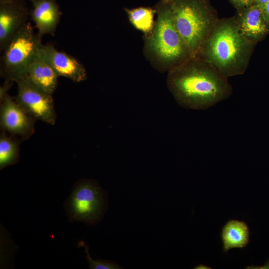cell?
Instances as JSON below:
<instances>
[{
  "instance_id": "obj_11",
  "label": "cell",
  "mask_w": 269,
  "mask_h": 269,
  "mask_svg": "<svg viewBox=\"0 0 269 269\" xmlns=\"http://www.w3.org/2000/svg\"><path fill=\"white\" fill-rule=\"evenodd\" d=\"M32 4L29 17L37 29L38 35L42 38L48 34L54 35L62 12L55 0H29Z\"/></svg>"
},
{
  "instance_id": "obj_10",
  "label": "cell",
  "mask_w": 269,
  "mask_h": 269,
  "mask_svg": "<svg viewBox=\"0 0 269 269\" xmlns=\"http://www.w3.org/2000/svg\"><path fill=\"white\" fill-rule=\"evenodd\" d=\"M29 11L24 0L0 4V50L2 52L27 22Z\"/></svg>"
},
{
  "instance_id": "obj_7",
  "label": "cell",
  "mask_w": 269,
  "mask_h": 269,
  "mask_svg": "<svg viewBox=\"0 0 269 269\" xmlns=\"http://www.w3.org/2000/svg\"><path fill=\"white\" fill-rule=\"evenodd\" d=\"M16 83V102L34 119L54 125L56 114L52 95L37 86L27 75Z\"/></svg>"
},
{
  "instance_id": "obj_18",
  "label": "cell",
  "mask_w": 269,
  "mask_h": 269,
  "mask_svg": "<svg viewBox=\"0 0 269 269\" xmlns=\"http://www.w3.org/2000/svg\"><path fill=\"white\" fill-rule=\"evenodd\" d=\"M234 6L238 10L253 4L255 0H230Z\"/></svg>"
},
{
  "instance_id": "obj_8",
  "label": "cell",
  "mask_w": 269,
  "mask_h": 269,
  "mask_svg": "<svg viewBox=\"0 0 269 269\" xmlns=\"http://www.w3.org/2000/svg\"><path fill=\"white\" fill-rule=\"evenodd\" d=\"M0 123L1 128L23 139L34 132V118L7 93L0 99Z\"/></svg>"
},
{
  "instance_id": "obj_15",
  "label": "cell",
  "mask_w": 269,
  "mask_h": 269,
  "mask_svg": "<svg viewBox=\"0 0 269 269\" xmlns=\"http://www.w3.org/2000/svg\"><path fill=\"white\" fill-rule=\"evenodd\" d=\"M19 147L17 141L2 133L0 136V170L17 161Z\"/></svg>"
},
{
  "instance_id": "obj_19",
  "label": "cell",
  "mask_w": 269,
  "mask_h": 269,
  "mask_svg": "<svg viewBox=\"0 0 269 269\" xmlns=\"http://www.w3.org/2000/svg\"><path fill=\"white\" fill-rule=\"evenodd\" d=\"M263 17L269 26V2L265 4L263 6L260 7Z\"/></svg>"
},
{
  "instance_id": "obj_16",
  "label": "cell",
  "mask_w": 269,
  "mask_h": 269,
  "mask_svg": "<svg viewBox=\"0 0 269 269\" xmlns=\"http://www.w3.org/2000/svg\"><path fill=\"white\" fill-rule=\"evenodd\" d=\"M129 19L133 25L143 32H149L153 27L155 10L150 7H139L127 9Z\"/></svg>"
},
{
  "instance_id": "obj_4",
  "label": "cell",
  "mask_w": 269,
  "mask_h": 269,
  "mask_svg": "<svg viewBox=\"0 0 269 269\" xmlns=\"http://www.w3.org/2000/svg\"><path fill=\"white\" fill-rule=\"evenodd\" d=\"M42 38L35 33L30 22L20 29L2 51L0 75L5 80L17 83L27 75V69L37 56Z\"/></svg>"
},
{
  "instance_id": "obj_12",
  "label": "cell",
  "mask_w": 269,
  "mask_h": 269,
  "mask_svg": "<svg viewBox=\"0 0 269 269\" xmlns=\"http://www.w3.org/2000/svg\"><path fill=\"white\" fill-rule=\"evenodd\" d=\"M235 17L242 33L256 43L269 31L260 7L255 4L238 9Z\"/></svg>"
},
{
  "instance_id": "obj_6",
  "label": "cell",
  "mask_w": 269,
  "mask_h": 269,
  "mask_svg": "<svg viewBox=\"0 0 269 269\" xmlns=\"http://www.w3.org/2000/svg\"><path fill=\"white\" fill-rule=\"evenodd\" d=\"M149 46L158 57L168 63L175 64L190 58L175 27L166 0L158 8V18Z\"/></svg>"
},
{
  "instance_id": "obj_2",
  "label": "cell",
  "mask_w": 269,
  "mask_h": 269,
  "mask_svg": "<svg viewBox=\"0 0 269 269\" xmlns=\"http://www.w3.org/2000/svg\"><path fill=\"white\" fill-rule=\"evenodd\" d=\"M255 44L242 33L235 16L218 19L199 57L228 78L246 71Z\"/></svg>"
},
{
  "instance_id": "obj_17",
  "label": "cell",
  "mask_w": 269,
  "mask_h": 269,
  "mask_svg": "<svg viewBox=\"0 0 269 269\" xmlns=\"http://www.w3.org/2000/svg\"><path fill=\"white\" fill-rule=\"evenodd\" d=\"M79 247H83L85 249V252L86 253V259L89 264V268L91 269H120L122 268L116 263L107 260H93L89 252V247L85 244L83 241L79 243Z\"/></svg>"
},
{
  "instance_id": "obj_21",
  "label": "cell",
  "mask_w": 269,
  "mask_h": 269,
  "mask_svg": "<svg viewBox=\"0 0 269 269\" xmlns=\"http://www.w3.org/2000/svg\"><path fill=\"white\" fill-rule=\"evenodd\" d=\"M14 0H0V4L9 2L11 1H14Z\"/></svg>"
},
{
  "instance_id": "obj_3",
  "label": "cell",
  "mask_w": 269,
  "mask_h": 269,
  "mask_svg": "<svg viewBox=\"0 0 269 269\" xmlns=\"http://www.w3.org/2000/svg\"><path fill=\"white\" fill-rule=\"evenodd\" d=\"M175 27L190 58L199 57L219 19L208 0H166Z\"/></svg>"
},
{
  "instance_id": "obj_9",
  "label": "cell",
  "mask_w": 269,
  "mask_h": 269,
  "mask_svg": "<svg viewBox=\"0 0 269 269\" xmlns=\"http://www.w3.org/2000/svg\"><path fill=\"white\" fill-rule=\"evenodd\" d=\"M39 56L46 61L59 76L75 82H81L87 78V72L82 63L73 56L58 51L51 44L40 45Z\"/></svg>"
},
{
  "instance_id": "obj_20",
  "label": "cell",
  "mask_w": 269,
  "mask_h": 269,
  "mask_svg": "<svg viewBox=\"0 0 269 269\" xmlns=\"http://www.w3.org/2000/svg\"><path fill=\"white\" fill-rule=\"evenodd\" d=\"M268 2H269V0H255L254 4L261 7Z\"/></svg>"
},
{
  "instance_id": "obj_14",
  "label": "cell",
  "mask_w": 269,
  "mask_h": 269,
  "mask_svg": "<svg viewBox=\"0 0 269 269\" xmlns=\"http://www.w3.org/2000/svg\"><path fill=\"white\" fill-rule=\"evenodd\" d=\"M250 229L244 221L228 220L222 228L221 238L224 252L233 248L243 249L250 242Z\"/></svg>"
},
{
  "instance_id": "obj_1",
  "label": "cell",
  "mask_w": 269,
  "mask_h": 269,
  "mask_svg": "<svg viewBox=\"0 0 269 269\" xmlns=\"http://www.w3.org/2000/svg\"><path fill=\"white\" fill-rule=\"evenodd\" d=\"M177 66L168 77L169 89L181 107L206 110L229 98L232 87L228 78L200 57Z\"/></svg>"
},
{
  "instance_id": "obj_5",
  "label": "cell",
  "mask_w": 269,
  "mask_h": 269,
  "mask_svg": "<svg viewBox=\"0 0 269 269\" xmlns=\"http://www.w3.org/2000/svg\"><path fill=\"white\" fill-rule=\"evenodd\" d=\"M105 201L100 185L94 180L83 179L75 183L64 208L70 221L94 224L101 219Z\"/></svg>"
},
{
  "instance_id": "obj_13",
  "label": "cell",
  "mask_w": 269,
  "mask_h": 269,
  "mask_svg": "<svg viewBox=\"0 0 269 269\" xmlns=\"http://www.w3.org/2000/svg\"><path fill=\"white\" fill-rule=\"evenodd\" d=\"M27 75L37 86L52 95L59 77L53 68L38 54L28 66Z\"/></svg>"
}]
</instances>
